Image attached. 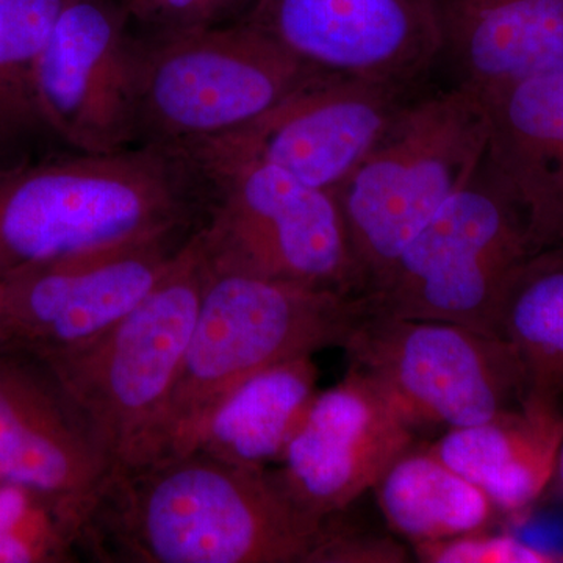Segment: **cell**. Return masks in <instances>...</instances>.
Segmentation results:
<instances>
[{"label":"cell","instance_id":"6da1fadb","mask_svg":"<svg viewBox=\"0 0 563 563\" xmlns=\"http://www.w3.org/2000/svg\"><path fill=\"white\" fill-rule=\"evenodd\" d=\"M324 539L276 472L195 450L113 468L77 548L106 563H314Z\"/></svg>","mask_w":563,"mask_h":563},{"label":"cell","instance_id":"7a4b0ae2","mask_svg":"<svg viewBox=\"0 0 563 563\" xmlns=\"http://www.w3.org/2000/svg\"><path fill=\"white\" fill-rule=\"evenodd\" d=\"M209 187L187 151L141 144L0 166V280L70 255L201 228Z\"/></svg>","mask_w":563,"mask_h":563},{"label":"cell","instance_id":"3957f363","mask_svg":"<svg viewBox=\"0 0 563 563\" xmlns=\"http://www.w3.org/2000/svg\"><path fill=\"white\" fill-rule=\"evenodd\" d=\"M210 263V262H209ZM372 312L368 296L211 268L176 384L131 461L191 453L218 407L252 374L343 347Z\"/></svg>","mask_w":563,"mask_h":563},{"label":"cell","instance_id":"277c9868","mask_svg":"<svg viewBox=\"0 0 563 563\" xmlns=\"http://www.w3.org/2000/svg\"><path fill=\"white\" fill-rule=\"evenodd\" d=\"M483 99L466 88L407 101L335 191L372 295L410 240L472 179L487 150Z\"/></svg>","mask_w":563,"mask_h":563},{"label":"cell","instance_id":"5b68a950","mask_svg":"<svg viewBox=\"0 0 563 563\" xmlns=\"http://www.w3.org/2000/svg\"><path fill=\"white\" fill-rule=\"evenodd\" d=\"M209 185L211 268L365 295L335 192L203 141L185 147Z\"/></svg>","mask_w":563,"mask_h":563},{"label":"cell","instance_id":"8992f818","mask_svg":"<svg viewBox=\"0 0 563 563\" xmlns=\"http://www.w3.org/2000/svg\"><path fill=\"white\" fill-rule=\"evenodd\" d=\"M321 74L244 20L139 33L136 144L185 150L228 135Z\"/></svg>","mask_w":563,"mask_h":563},{"label":"cell","instance_id":"52a82bcc","mask_svg":"<svg viewBox=\"0 0 563 563\" xmlns=\"http://www.w3.org/2000/svg\"><path fill=\"white\" fill-rule=\"evenodd\" d=\"M201 228L113 328L77 350L38 357L91 422L114 466L131 461L179 376L210 276Z\"/></svg>","mask_w":563,"mask_h":563},{"label":"cell","instance_id":"ba28073f","mask_svg":"<svg viewBox=\"0 0 563 563\" xmlns=\"http://www.w3.org/2000/svg\"><path fill=\"white\" fill-rule=\"evenodd\" d=\"M537 252L523 207L481 163L368 295L391 317L457 322L493 335L496 302L518 263Z\"/></svg>","mask_w":563,"mask_h":563},{"label":"cell","instance_id":"9c48e42d","mask_svg":"<svg viewBox=\"0 0 563 563\" xmlns=\"http://www.w3.org/2000/svg\"><path fill=\"white\" fill-rule=\"evenodd\" d=\"M343 350L350 368L372 379L417 432L490 420L528 395L512 347L457 322L372 310Z\"/></svg>","mask_w":563,"mask_h":563},{"label":"cell","instance_id":"30bf717a","mask_svg":"<svg viewBox=\"0 0 563 563\" xmlns=\"http://www.w3.org/2000/svg\"><path fill=\"white\" fill-rule=\"evenodd\" d=\"M198 229H173L11 274L0 280V347L47 357L98 339L154 290Z\"/></svg>","mask_w":563,"mask_h":563},{"label":"cell","instance_id":"8fae6325","mask_svg":"<svg viewBox=\"0 0 563 563\" xmlns=\"http://www.w3.org/2000/svg\"><path fill=\"white\" fill-rule=\"evenodd\" d=\"M139 33L117 0H66L36 63V110L70 151L136 144Z\"/></svg>","mask_w":563,"mask_h":563},{"label":"cell","instance_id":"7c38bea8","mask_svg":"<svg viewBox=\"0 0 563 563\" xmlns=\"http://www.w3.org/2000/svg\"><path fill=\"white\" fill-rule=\"evenodd\" d=\"M409 90L390 81L321 74L243 128L209 141L335 192L409 101Z\"/></svg>","mask_w":563,"mask_h":563},{"label":"cell","instance_id":"4fadbf2b","mask_svg":"<svg viewBox=\"0 0 563 563\" xmlns=\"http://www.w3.org/2000/svg\"><path fill=\"white\" fill-rule=\"evenodd\" d=\"M244 21L313 68L410 88L442 52V0H257Z\"/></svg>","mask_w":563,"mask_h":563},{"label":"cell","instance_id":"5bb4252c","mask_svg":"<svg viewBox=\"0 0 563 563\" xmlns=\"http://www.w3.org/2000/svg\"><path fill=\"white\" fill-rule=\"evenodd\" d=\"M417 443V431L372 379L350 368L318 391L276 470L307 514H342Z\"/></svg>","mask_w":563,"mask_h":563},{"label":"cell","instance_id":"9a60e30c","mask_svg":"<svg viewBox=\"0 0 563 563\" xmlns=\"http://www.w3.org/2000/svg\"><path fill=\"white\" fill-rule=\"evenodd\" d=\"M109 451L49 366L0 347V483L52 499L76 521L113 472Z\"/></svg>","mask_w":563,"mask_h":563},{"label":"cell","instance_id":"2e32d148","mask_svg":"<svg viewBox=\"0 0 563 563\" xmlns=\"http://www.w3.org/2000/svg\"><path fill=\"white\" fill-rule=\"evenodd\" d=\"M481 99L484 165L523 207L537 251L563 243V69Z\"/></svg>","mask_w":563,"mask_h":563},{"label":"cell","instance_id":"e0dca14e","mask_svg":"<svg viewBox=\"0 0 563 563\" xmlns=\"http://www.w3.org/2000/svg\"><path fill=\"white\" fill-rule=\"evenodd\" d=\"M440 58L479 98L563 69V0H442Z\"/></svg>","mask_w":563,"mask_h":563},{"label":"cell","instance_id":"ac0fdd59","mask_svg":"<svg viewBox=\"0 0 563 563\" xmlns=\"http://www.w3.org/2000/svg\"><path fill=\"white\" fill-rule=\"evenodd\" d=\"M563 404L525 399L490 420L444 431L433 454L476 485L501 512H523L558 472Z\"/></svg>","mask_w":563,"mask_h":563},{"label":"cell","instance_id":"d6986e66","mask_svg":"<svg viewBox=\"0 0 563 563\" xmlns=\"http://www.w3.org/2000/svg\"><path fill=\"white\" fill-rule=\"evenodd\" d=\"M317 384L312 355L252 374L218 407L196 450L242 465L280 462L317 398Z\"/></svg>","mask_w":563,"mask_h":563},{"label":"cell","instance_id":"ffe728a7","mask_svg":"<svg viewBox=\"0 0 563 563\" xmlns=\"http://www.w3.org/2000/svg\"><path fill=\"white\" fill-rule=\"evenodd\" d=\"M493 335L517 355L526 399L563 404V243L515 266L496 302Z\"/></svg>","mask_w":563,"mask_h":563},{"label":"cell","instance_id":"44dd1931","mask_svg":"<svg viewBox=\"0 0 563 563\" xmlns=\"http://www.w3.org/2000/svg\"><path fill=\"white\" fill-rule=\"evenodd\" d=\"M373 492L388 528L412 547L487 529L496 512L488 496L428 443L399 455Z\"/></svg>","mask_w":563,"mask_h":563},{"label":"cell","instance_id":"7402d4cb","mask_svg":"<svg viewBox=\"0 0 563 563\" xmlns=\"http://www.w3.org/2000/svg\"><path fill=\"white\" fill-rule=\"evenodd\" d=\"M66 0H0V154L46 133L35 102L36 63Z\"/></svg>","mask_w":563,"mask_h":563},{"label":"cell","instance_id":"603a6c76","mask_svg":"<svg viewBox=\"0 0 563 563\" xmlns=\"http://www.w3.org/2000/svg\"><path fill=\"white\" fill-rule=\"evenodd\" d=\"M76 536L62 507L46 496L0 483V562L73 561Z\"/></svg>","mask_w":563,"mask_h":563},{"label":"cell","instance_id":"cb8c5ba5","mask_svg":"<svg viewBox=\"0 0 563 563\" xmlns=\"http://www.w3.org/2000/svg\"><path fill=\"white\" fill-rule=\"evenodd\" d=\"M140 35L220 27L246 18L257 0H117Z\"/></svg>","mask_w":563,"mask_h":563},{"label":"cell","instance_id":"d4e9b609","mask_svg":"<svg viewBox=\"0 0 563 563\" xmlns=\"http://www.w3.org/2000/svg\"><path fill=\"white\" fill-rule=\"evenodd\" d=\"M417 561L426 563H559L561 551L547 550L512 533L487 529L413 547Z\"/></svg>","mask_w":563,"mask_h":563},{"label":"cell","instance_id":"484cf974","mask_svg":"<svg viewBox=\"0 0 563 563\" xmlns=\"http://www.w3.org/2000/svg\"><path fill=\"white\" fill-rule=\"evenodd\" d=\"M409 558L406 547L393 537L357 531L332 515L325 518V539L314 563H402Z\"/></svg>","mask_w":563,"mask_h":563},{"label":"cell","instance_id":"4316f807","mask_svg":"<svg viewBox=\"0 0 563 563\" xmlns=\"http://www.w3.org/2000/svg\"><path fill=\"white\" fill-rule=\"evenodd\" d=\"M555 474H559V479H561L563 487V442L561 446V453H559L558 472H555Z\"/></svg>","mask_w":563,"mask_h":563}]
</instances>
